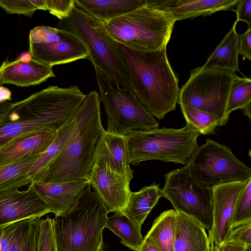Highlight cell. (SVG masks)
I'll use <instances>...</instances> for the list:
<instances>
[{
  "label": "cell",
  "instance_id": "cell-1",
  "mask_svg": "<svg viewBox=\"0 0 251 251\" xmlns=\"http://www.w3.org/2000/svg\"><path fill=\"white\" fill-rule=\"evenodd\" d=\"M85 96L77 85L50 86L13 103L0 116V148L35 130L58 131L75 116Z\"/></svg>",
  "mask_w": 251,
  "mask_h": 251
},
{
  "label": "cell",
  "instance_id": "cell-2",
  "mask_svg": "<svg viewBox=\"0 0 251 251\" xmlns=\"http://www.w3.org/2000/svg\"><path fill=\"white\" fill-rule=\"evenodd\" d=\"M118 44L126 60L133 95L154 118L163 119L176 109L179 92L166 47L143 52Z\"/></svg>",
  "mask_w": 251,
  "mask_h": 251
},
{
  "label": "cell",
  "instance_id": "cell-3",
  "mask_svg": "<svg viewBox=\"0 0 251 251\" xmlns=\"http://www.w3.org/2000/svg\"><path fill=\"white\" fill-rule=\"evenodd\" d=\"M75 125L64 149L38 181L57 183L88 180L97 141L104 130L101 122L100 94L86 95L75 115Z\"/></svg>",
  "mask_w": 251,
  "mask_h": 251
},
{
  "label": "cell",
  "instance_id": "cell-4",
  "mask_svg": "<svg viewBox=\"0 0 251 251\" xmlns=\"http://www.w3.org/2000/svg\"><path fill=\"white\" fill-rule=\"evenodd\" d=\"M56 28L70 33L80 41L94 68L109 81L132 94L124 53L103 23L75 7L69 17L60 20Z\"/></svg>",
  "mask_w": 251,
  "mask_h": 251
},
{
  "label": "cell",
  "instance_id": "cell-5",
  "mask_svg": "<svg viewBox=\"0 0 251 251\" xmlns=\"http://www.w3.org/2000/svg\"><path fill=\"white\" fill-rule=\"evenodd\" d=\"M108 213L88 185L72 210L54 219L57 251H103Z\"/></svg>",
  "mask_w": 251,
  "mask_h": 251
},
{
  "label": "cell",
  "instance_id": "cell-6",
  "mask_svg": "<svg viewBox=\"0 0 251 251\" xmlns=\"http://www.w3.org/2000/svg\"><path fill=\"white\" fill-rule=\"evenodd\" d=\"M175 22L155 0H146L143 5L103 25L117 43L148 52L166 47Z\"/></svg>",
  "mask_w": 251,
  "mask_h": 251
},
{
  "label": "cell",
  "instance_id": "cell-7",
  "mask_svg": "<svg viewBox=\"0 0 251 251\" xmlns=\"http://www.w3.org/2000/svg\"><path fill=\"white\" fill-rule=\"evenodd\" d=\"M200 135L188 124L179 129L163 127L130 133L126 136L129 163L136 166L142 161L157 160L185 165L199 147Z\"/></svg>",
  "mask_w": 251,
  "mask_h": 251
},
{
  "label": "cell",
  "instance_id": "cell-8",
  "mask_svg": "<svg viewBox=\"0 0 251 251\" xmlns=\"http://www.w3.org/2000/svg\"><path fill=\"white\" fill-rule=\"evenodd\" d=\"M235 72L202 66L190 72L187 81L179 89L177 103L214 115L220 126L227 123L226 107Z\"/></svg>",
  "mask_w": 251,
  "mask_h": 251
},
{
  "label": "cell",
  "instance_id": "cell-9",
  "mask_svg": "<svg viewBox=\"0 0 251 251\" xmlns=\"http://www.w3.org/2000/svg\"><path fill=\"white\" fill-rule=\"evenodd\" d=\"M100 99L107 117L106 131L126 136L144 130L157 129L159 123L131 93L112 83L95 68Z\"/></svg>",
  "mask_w": 251,
  "mask_h": 251
},
{
  "label": "cell",
  "instance_id": "cell-10",
  "mask_svg": "<svg viewBox=\"0 0 251 251\" xmlns=\"http://www.w3.org/2000/svg\"><path fill=\"white\" fill-rule=\"evenodd\" d=\"M186 165L192 177L206 187L251 178V169L229 147L210 139L197 148Z\"/></svg>",
  "mask_w": 251,
  "mask_h": 251
},
{
  "label": "cell",
  "instance_id": "cell-11",
  "mask_svg": "<svg viewBox=\"0 0 251 251\" xmlns=\"http://www.w3.org/2000/svg\"><path fill=\"white\" fill-rule=\"evenodd\" d=\"M161 189L175 210L201 225L210 233L213 225L211 188L202 186L190 175L186 165L167 173Z\"/></svg>",
  "mask_w": 251,
  "mask_h": 251
},
{
  "label": "cell",
  "instance_id": "cell-12",
  "mask_svg": "<svg viewBox=\"0 0 251 251\" xmlns=\"http://www.w3.org/2000/svg\"><path fill=\"white\" fill-rule=\"evenodd\" d=\"M88 181L108 213L124 214L131 193L130 179L94 163Z\"/></svg>",
  "mask_w": 251,
  "mask_h": 251
},
{
  "label": "cell",
  "instance_id": "cell-13",
  "mask_svg": "<svg viewBox=\"0 0 251 251\" xmlns=\"http://www.w3.org/2000/svg\"><path fill=\"white\" fill-rule=\"evenodd\" d=\"M250 179L211 187L213 225L208 237L218 248L224 244L227 237L231 227L237 201Z\"/></svg>",
  "mask_w": 251,
  "mask_h": 251
},
{
  "label": "cell",
  "instance_id": "cell-14",
  "mask_svg": "<svg viewBox=\"0 0 251 251\" xmlns=\"http://www.w3.org/2000/svg\"><path fill=\"white\" fill-rule=\"evenodd\" d=\"M50 212L45 202L30 185L25 191L16 189L0 192V229L23 220L41 218Z\"/></svg>",
  "mask_w": 251,
  "mask_h": 251
},
{
  "label": "cell",
  "instance_id": "cell-15",
  "mask_svg": "<svg viewBox=\"0 0 251 251\" xmlns=\"http://www.w3.org/2000/svg\"><path fill=\"white\" fill-rule=\"evenodd\" d=\"M93 163L104 165L112 172L133 178L129 163V151L125 136L103 130L99 137L93 154Z\"/></svg>",
  "mask_w": 251,
  "mask_h": 251
},
{
  "label": "cell",
  "instance_id": "cell-16",
  "mask_svg": "<svg viewBox=\"0 0 251 251\" xmlns=\"http://www.w3.org/2000/svg\"><path fill=\"white\" fill-rule=\"evenodd\" d=\"M29 185L57 217L65 215L76 206L88 181L85 179L57 183L36 181Z\"/></svg>",
  "mask_w": 251,
  "mask_h": 251
},
{
  "label": "cell",
  "instance_id": "cell-17",
  "mask_svg": "<svg viewBox=\"0 0 251 251\" xmlns=\"http://www.w3.org/2000/svg\"><path fill=\"white\" fill-rule=\"evenodd\" d=\"M63 32L61 38L56 42L49 44L29 42V51L33 59L51 67L79 59H88V53L80 41L70 33Z\"/></svg>",
  "mask_w": 251,
  "mask_h": 251
},
{
  "label": "cell",
  "instance_id": "cell-18",
  "mask_svg": "<svg viewBox=\"0 0 251 251\" xmlns=\"http://www.w3.org/2000/svg\"><path fill=\"white\" fill-rule=\"evenodd\" d=\"M57 132L42 128L11 140L0 148V167L29 156L43 154L52 143Z\"/></svg>",
  "mask_w": 251,
  "mask_h": 251
},
{
  "label": "cell",
  "instance_id": "cell-19",
  "mask_svg": "<svg viewBox=\"0 0 251 251\" xmlns=\"http://www.w3.org/2000/svg\"><path fill=\"white\" fill-rule=\"evenodd\" d=\"M55 76L52 67L32 59L23 63L18 59L10 62L6 59L0 67V84H12L28 87L41 84Z\"/></svg>",
  "mask_w": 251,
  "mask_h": 251
},
{
  "label": "cell",
  "instance_id": "cell-20",
  "mask_svg": "<svg viewBox=\"0 0 251 251\" xmlns=\"http://www.w3.org/2000/svg\"><path fill=\"white\" fill-rule=\"evenodd\" d=\"M238 0H155L156 4L170 14L174 20L180 21L226 10Z\"/></svg>",
  "mask_w": 251,
  "mask_h": 251
},
{
  "label": "cell",
  "instance_id": "cell-21",
  "mask_svg": "<svg viewBox=\"0 0 251 251\" xmlns=\"http://www.w3.org/2000/svg\"><path fill=\"white\" fill-rule=\"evenodd\" d=\"M210 245L205 229L193 219L177 213L174 251H208Z\"/></svg>",
  "mask_w": 251,
  "mask_h": 251
},
{
  "label": "cell",
  "instance_id": "cell-22",
  "mask_svg": "<svg viewBox=\"0 0 251 251\" xmlns=\"http://www.w3.org/2000/svg\"><path fill=\"white\" fill-rule=\"evenodd\" d=\"M146 0H75V7L104 23L143 5Z\"/></svg>",
  "mask_w": 251,
  "mask_h": 251
},
{
  "label": "cell",
  "instance_id": "cell-23",
  "mask_svg": "<svg viewBox=\"0 0 251 251\" xmlns=\"http://www.w3.org/2000/svg\"><path fill=\"white\" fill-rule=\"evenodd\" d=\"M235 21L230 30L202 65L205 68H220L233 72H240V34L236 31Z\"/></svg>",
  "mask_w": 251,
  "mask_h": 251
},
{
  "label": "cell",
  "instance_id": "cell-24",
  "mask_svg": "<svg viewBox=\"0 0 251 251\" xmlns=\"http://www.w3.org/2000/svg\"><path fill=\"white\" fill-rule=\"evenodd\" d=\"M163 197L159 184L143 187L137 192H131L124 214L137 225L142 226L152 209Z\"/></svg>",
  "mask_w": 251,
  "mask_h": 251
},
{
  "label": "cell",
  "instance_id": "cell-25",
  "mask_svg": "<svg viewBox=\"0 0 251 251\" xmlns=\"http://www.w3.org/2000/svg\"><path fill=\"white\" fill-rule=\"evenodd\" d=\"M75 123V115L69 123L57 132L52 143L33 165L28 174L32 182L39 181L51 163L63 150L72 136Z\"/></svg>",
  "mask_w": 251,
  "mask_h": 251
},
{
  "label": "cell",
  "instance_id": "cell-26",
  "mask_svg": "<svg viewBox=\"0 0 251 251\" xmlns=\"http://www.w3.org/2000/svg\"><path fill=\"white\" fill-rule=\"evenodd\" d=\"M177 215V212L174 209L161 213L144 238L152 241L161 251H174Z\"/></svg>",
  "mask_w": 251,
  "mask_h": 251
},
{
  "label": "cell",
  "instance_id": "cell-27",
  "mask_svg": "<svg viewBox=\"0 0 251 251\" xmlns=\"http://www.w3.org/2000/svg\"><path fill=\"white\" fill-rule=\"evenodd\" d=\"M42 154L29 156L0 167V192L18 189L31 184L32 181L28 174Z\"/></svg>",
  "mask_w": 251,
  "mask_h": 251
},
{
  "label": "cell",
  "instance_id": "cell-28",
  "mask_svg": "<svg viewBox=\"0 0 251 251\" xmlns=\"http://www.w3.org/2000/svg\"><path fill=\"white\" fill-rule=\"evenodd\" d=\"M106 227L117 235L123 245L134 251H138L144 241L141 226L125 214L115 213L107 217Z\"/></svg>",
  "mask_w": 251,
  "mask_h": 251
},
{
  "label": "cell",
  "instance_id": "cell-29",
  "mask_svg": "<svg viewBox=\"0 0 251 251\" xmlns=\"http://www.w3.org/2000/svg\"><path fill=\"white\" fill-rule=\"evenodd\" d=\"M40 219H27L16 222L8 251H38Z\"/></svg>",
  "mask_w": 251,
  "mask_h": 251
},
{
  "label": "cell",
  "instance_id": "cell-30",
  "mask_svg": "<svg viewBox=\"0 0 251 251\" xmlns=\"http://www.w3.org/2000/svg\"><path fill=\"white\" fill-rule=\"evenodd\" d=\"M180 107L186 124L200 134H213L217 127L220 126L218 119L212 114L189 106L181 105Z\"/></svg>",
  "mask_w": 251,
  "mask_h": 251
},
{
  "label": "cell",
  "instance_id": "cell-31",
  "mask_svg": "<svg viewBox=\"0 0 251 251\" xmlns=\"http://www.w3.org/2000/svg\"><path fill=\"white\" fill-rule=\"evenodd\" d=\"M251 105V78L241 77L237 75L232 82L226 107V116L233 111L242 110Z\"/></svg>",
  "mask_w": 251,
  "mask_h": 251
},
{
  "label": "cell",
  "instance_id": "cell-32",
  "mask_svg": "<svg viewBox=\"0 0 251 251\" xmlns=\"http://www.w3.org/2000/svg\"><path fill=\"white\" fill-rule=\"evenodd\" d=\"M38 251H58L56 244L54 219L47 216L40 219Z\"/></svg>",
  "mask_w": 251,
  "mask_h": 251
},
{
  "label": "cell",
  "instance_id": "cell-33",
  "mask_svg": "<svg viewBox=\"0 0 251 251\" xmlns=\"http://www.w3.org/2000/svg\"><path fill=\"white\" fill-rule=\"evenodd\" d=\"M250 220H251V179L237 201L231 226Z\"/></svg>",
  "mask_w": 251,
  "mask_h": 251
},
{
  "label": "cell",
  "instance_id": "cell-34",
  "mask_svg": "<svg viewBox=\"0 0 251 251\" xmlns=\"http://www.w3.org/2000/svg\"><path fill=\"white\" fill-rule=\"evenodd\" d=\"M225 243L251 248V220L232 226Z\"/></svg>",
  "mask_w": 251,
  "mask_h": 251
},
{
  "label": "cell",
  "instance_id": "cell-35",
  "mask_svg": "<svg viewBox=\"0 0 251 251\" xmlns=\"http://www.w3.org/2000/svg\"><path fill=\"white\" fill-rule=\"evenodd\" d=\"M62 30L49 26H37L29 33V40L32 43L49 44L59 41L63 35Z\"/></svg>",
  "mask_w": 251,
  "mask_h": 251
},
{
  "label": "cell",
  "instance_id": "cell-36",
  "mask_svg": "<svg viewBox=\"0 0 251 251\" xmlns=\"http://www.w3.org/2000/svg\"><path fill=\"white\" fill-rule=\"evenodd\" d=\"M0 7L8 14H24L29 17L37 10L31 0H0Z\"/></svg>",
  "mask_w": 251,
  "mask_h": 251
},
{
  "label": "cell",
  "instance_id": "cell-37",
  "mask_svg": "<svg viewBox=\"0 0 251 251\" xmlns=\"http://www.w3.org/2000/svg\"><path fill=\"white\" fill-rule=\"evenodd\" d=\"M46 9L60 20L69 17L75 5V0H44Z\"/></svg>",
  "mask_w": 251,
  "mask_h": 251
},
{
  "label": "cell",
  "instance_id": "cell-38",
  "mask_svg": "<svg viewBox=\"0 0 251 251\" xmlns=\"http://www.w3.org/2000/svg\"><path fill=\"white\" fill-rule=\"evenodd\" d=\"M236 5V22H245L248 27H251V0H238Z\"/></svg>",
  "mask_w": 251,
  "mask_h": 251
},
{
  "label": "cell",
  "instance_id": "cell-39",
  "mask_svg": "<svg viewBox=\"0 0 251 251\" xmlns=\"http://www.w3.org/2000/svg\"><path fill=\"white\" fill-rule=\"evenodd\" d=\"M243 58L251 61V27L240 34V53Z\"/></svg>",
  "mask_w": 251,
  "mask_h": 251
},
{
  "label": "cell",
  "instance_id": "cell-40",
  "mask_svg": "<svg viewBox=\"0 0 251 251\" xmlns=\"http://www.w3.org/2000/svg\"><path fill=\"white\" fill-rule=\"evenodd\" d=\"M138 251H161L151 240L144 237V241Z\"/></svg>",
  "mask_w": 251,
  "mask_h": 251
},
{
  "label": "cell",
  "instance_id": "cell-41",
  "mask_svg": "<svg viewBox=\"0 0 251 251\" xmlns=\"http://www.w3.org/2000/svg\"><path fill=\"white\" fill-rule=\"evenodd\" d=\"M11 92L9 89L0 85V103L11 100Z\"/></svg>",
  "mask_w": 251,
  "mask_h": 251
},
{
  "label": "cell",
  "instance_id": "cell-42",
  "mask_svg": "<svg viewBox=\"0 0 251 251\" xmlns=\"http://www.w3.org/2000/svg\"><path fill=\"white\" fill-rule=\"evenodd\" d=\"M17 59L22 62L28 63L32 60L33 57L31 53L28 50L22 52L19 55V57Z\"/></svg>",
  "mask_w": 251,
  "mask_h": 251
},
{
  "label": "cell",
  "instance_id": "cell-43",
  "mask_svg": "<svg viewBox=\"0 0 251 251\" xmlns=\"http://www.w3.org/2000/svg\"><path fill=\"white\" fill-rule=\"evenodd\" d=\"M13 103L7 101L0 103V116L5 113L12 106Z\"/></svg>",
  "mask_w": 251,
  "mask_h": 251
},
{
  "label": "cell",
  "instance_id": "cell-44",
  "mask_svg": "<svg viewBox=\"0 0 251 251\" xmlns=\"http://www.w3.org/2000/svg\"><path fill=\"white\" fill-rule=\"evenodd\" d=\"M208 251H230L227 247L223 245L220 248H218L214 244L210 241V248Z\"/></svg>",
  "mask_w": 251,
  "mask_h": 251
},
{
  "label": "cell",
  "instance_id": "cell-45",
  "mask_svg": "<svg viewBox=\"0 0 251 251\" xmlns=\"http://www.w3.org/2000/svg\"><path fill=\"white\" fill-rule=\"evenodd\" d=\"M37 9L47 10L44 0H31Z\"/></svg>",
  "mask_w": 251,
  "mask_h": 251
},
{
  "label": "cell",
  "instance_id": "cell-46",
  "mask_svg": "<svg viewBox=\"0 0 251 251\" xmlns=\"http://www.w3.org/2000/svg\"><path fill=\"white\" fill-rule=\"evenodd\" d=\"M244 115L248 117L250 121L251 119V105H250L242 110Z\"/></svg>",
  "mask_w": 251,
  "mask_h": 251
}]
</instances>
